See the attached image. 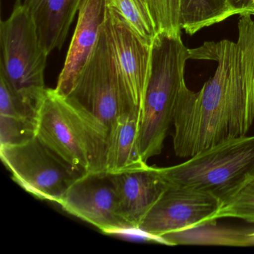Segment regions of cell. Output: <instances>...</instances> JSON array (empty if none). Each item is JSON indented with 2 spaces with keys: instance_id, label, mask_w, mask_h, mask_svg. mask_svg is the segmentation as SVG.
I'll use <instances>...</instances> for the list:
<instances>
[{
  "instance_id": "17",
  "label": "cell",
  "mask_w": 254,
  "mask_h": 254,
  "mask_svg": "<svg viewBox=\"0 0 254 254\" xmlns=\"http://www.w3.org/2000/svg\"><path fill=\"white\" fill-rule=\"evenodd\" d=\"M106 4L120 13L141 36L153 42L157 31L148 0H106Z\"/></svg>"
},
{
  "instance_id": "11",
  "label": "cell",
  "mask_w": 254,
  "mask_h": 254,
  "mask_svg": "<svg viewBox=\"0 0 254 254\" xmlns=\"http://www.w3.org/2000/svg\"><path fill=\"white\" fill-rule=\"evenodd\" d=\"M117 194L118 211L130 230H138L145 215L169 188L158 167L107 174Z\"/></svg>"
},
{
  "instance_id": "4",
  "label": "cell",
  "mask_w": 254,
  "mask_h": 254,
  "mask_svg": "<svg viewBox=\"0 0 254 254\" xmlns=\"http://www.w3.org/2000/svg\"><path fill=\"white\" fill-rule=\"evenodd\" d=\"M35 136L72 166L90 175L106 174V136L55 89H46L40 102Z\"/></svg>"
},
{
  "instance_id": "21",
  "label": "cell",
  "mask_w": 254,
  "mask_h": 254,
  "mask_svg": "<svg viewBox=\"0 0 254 254\" xmlns=\"http://www.w3.org/2000/svg\"><path fill=\"white\" fill-rule=\"evenodd\" d=\"M236 9L242 14L254 16V0H233Z\"/></svg>"
},
{
  "instance_id": "18",
  "label": "cell",
  "mask_w": 254,
  "mask_h": 254,
  "mask_svg": "<svg viewBox=\"0 0 254 254\" xmlns=\"http://www.w3.org/2000/svg\"><path fill=\"white\" fill-rule=\"evenodd\" d=\"M37 111L19 97L10 88L3 77L0 76V117L35 124Z\"/></svg>"
},
{
  "instance_id": "15",
  "label": "cell",
  "mask_w": 254,
  "mask_h": 254,
  "mask_svg": "<svg viewBox=\"0 0 254 254\" xmlns=\"http://www.w3.org/2000/svg\"><path fill=\"white\" fill-rule=\"evenodd\" d=\"M252 230H237L220 227L216 222L198 227L172 232L160 236L162 243L168 245H224V246H254Z\"/></svg>"
},
{
  "instance_id": "6",
  "label": "cell",
  "mask_w": 254,
  "mask_h": 254,
  "mask_svg": "<svg viewBox=\"0 0 254 254\" xmlns=\"http://www.w3.org/2000/svg\"><path fill=\"white\" fill-rule=\"evenodd\" d=\"M0 76L24 102L38 110L46 91L49 54L40 44L32 16L17 0L11 16L0 25Z\"/></svg>"
},
{
  "instance_id": "8",
  "label": "cell",
  "mask_w": 254,
  "mask_h": 254,
  "mask_svg": "<svg viewBox=\"0 0 254 254\" xmlns=\"http://www.w3.org/2000/svg\"><path fill=\"white\" fill-rule=\"evenodd\" d=\"M223 203L211 194L169 187L148 212L138 231L160 242L166 233L216 222Z\"/></svg>"
},
{
  "instance_id": "9",
  "label": "cell",
  "mask_w": 254,
  "mask_h": 254,
  "mask_svg": "<svg viewBox=\"0 0 254 254\" xmlns=\"http://www.w3.org/2000/svg\"><path fill=\"white\" fill-rule=\"evenodd\" d=\"M64 210L106 233L130 230L119 214L117 194L107 174L77 180L59 203Z\"/></svg>"
},
{
  "instance_id": "13",
  "label": "cell",
  "mask_w": 254,
  "mask_h": 254,
  "mask_svg": "<svg viewBox=\"0 0 254 254\" xmlns=\"http://www.w3.org/2000/svg\"><path fill=\"white\" fill-rule=\"evenodd\" d=\"M81 0H24L36 27L40 44L49 55L61 50Z\"/></svg>"
},
{
  "instance_id": "16",
  "label": "cell",
  "mask_w": 254,
  "mask_h": 254,
  "mask_svg": "<svg viewBox=\"0 0 254 254\" xmlns=\"http://www.w3.org/2000/svg\"><path fill=\"white\" fill-rule=\"evenodd\" d=\"M237 14L233 0H180V25L190 36Z\"/></svg>"
},
{
  "instance_id": "19",
  "label": "cell",
  "mask_w": 254,
  "mask_h": 254,
  "mask_svg": "<svg viewBox=\"0 0 254 254\" xmlns=\"http://www.w3.org/2000/svg\"><path fill=\"white\" fill-rule=\"evenodd\" d=\"M222 218H240L254 224V180L221 206L214 221Z\"/></svg>"
},
{
  "instance_id": "20",
  "label": "cell",
  "mask_w": 254,
  "mask_h": 254,
  "mask_svg": "<svg viewBox=\"0 0 254 254\" xmlns=\"http://www.w3.org/2000/svg\"><path fill=\"white\" fill-rule=\"evenodd\" d=\"M35 135L34 123L0 117V146L18 143Z\"/></svg>"
},
{
  "instance_id": "3",
  "label": "cell",
  "mask_w": 254,
  "mask_h": 254,
  "mask_svg": "<svg viewBox=\"0 0 254 254\" xmlns=\"http://www.w3.org/2000/svg\"><path fill=\"white\" fill-rule=\"evenodd\" d=\"M159 170L169 187L202 191L224 205L254 180V136L228 139Z\"/></svg>"
},
{
  "instance_id": "12",
  "label": "cell",
  "mask_w": 254,
  "mask_h": 254,
  "mask_svg": "<svg viewBox=\"0 0 254 254\" xmlns=\"http://www.w3.org/2000/svg\"><path fill=\"white\" fill-rule=\"evenodd\" d=\"M78 12L75 32L55 89L64 97L72 91L93 55L106 20V0H81Z\"/></svg>"
},
{
  "instance_id": "2",
  "label": "cell",
  "mask_w": 254,
  "mask_h": 254,
  "mask_svg": "<svg viewBox=\"0 0 254 254\" xmlns=\"http://www.w3.org/2000/svg\"><path fill=\"white\" fill-rule=\"evenodd\" d=\"M189 49L181 35L158 32L153 40L146 87L138 129V145L144 161L159 155L174 123L184 78Z\"/></svg>"
},
{
  "instance_id": "10",
  "label": "cell",
  "mask_w": 254,
  "mask_h": 254,
  "mask_svg": "<svg viewBox=\"0 0 254 254\" xmlns=\"http://www.w3.org/2000/svg\"><path fill=\"white\" fill-rule=\"evenodd\" d=\"M106 19L120 75L132 104L140 111L152 42L141 36L120 13L108 6Z\"/></svg>"
},
{
  "instance_id": "5",
  "label": "cell",
  "mask_w": 254,
  "mask_h": 254,
  "mask_svg": "<svg viewBox=\"0 0 254 254\" xmlns=\"http://www.w3.org/2000/svg\"><path fill=\"white\" fill-rule=\"evenodd\" d=\"M65 98L99 129L107 140L117 119L138 109L132 104L120 75L107 19L91 58Z\"/></svg>"
},
{
  "instance_id": "14",
  "label": "cell",
  "mask_w": 254,
  "mask_h": 254,
  "mask_svg": "<svg viewBox=\"0 0 254 254\" xmlns=\"http://www.w3.org/2000/svg\"><path fill=\"white\" fill-rule=\"evenodd\" d=\"M140 111L132 110L120 116L110 130L107 148L106 174H117L148 166L138 145Z\"/></svg>"
},
{
  "instance_id": "7",
  "label": "cell",
  "mask_w": 254,
  "mask_h": 254,
  "mask_svg": "<svg viewBox=\"0 0 254 254\" xmlns=\"http://www.w3.org/2000/svg\"><path fill=\"white\" fill-rule=\"evenodd\" d=\"M2 163L22 188L41 200L59 203L71 186L84 175L42 143L36 136L0 146Z\"/></svg>"
},
{
  "instance_id": "1",
  "label": "cell",
  "mask_w": 254,
  "mask_h": 254,
  "mask_svg": "<svg viewBox=\"0 0 254 254\" xmlns=\"http://www.w3.org/2000/svg\"><path fill=\"white\" fill-rule=\"evenodd\" d=\"M190 59L213 61L214 75L199 91L183 88L174 120L175 154L190 158L214 145L247 136L254 120V20L239 15L238 39L189 49Z\"/></svg>"
}]
</instances>
